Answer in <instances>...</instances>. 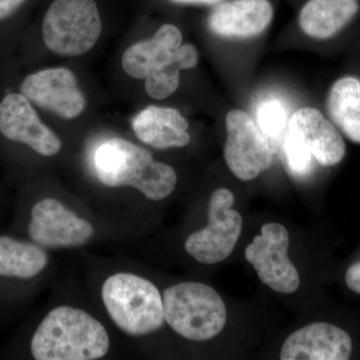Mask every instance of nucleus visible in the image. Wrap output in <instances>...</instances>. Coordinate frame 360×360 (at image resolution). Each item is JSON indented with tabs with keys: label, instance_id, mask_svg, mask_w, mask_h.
Wrapping results in <instances>:
<instances>
[{
	"label": "nucleus",
	"instance_id": "dca6fc26",
	"mask_svg": "<svg viewBox=\"0 0 360 360\" xmlns=\"http://www.w3.org/2000/svg\"><path fill=\"white\" fill-rule=\"evenodd\" d=\"M360 16V0H309L300 15L302 32L329 41L345 34Z\"/></svg>",
	"mask_w": 360,
	"mask_h": 360
},
{
	"label": "nucleus",
	"instance_id": "ddd939ff",
	"mask_svg": "<svg viewBox=\"0 0 360 360\" xmlns=\"http://www.w3.org/2000/svg\"><path fill=\"white\" fill-rule=\"evenodd\" d=\"M288 131L297 135L324 167L340 165L347 155V146L340 130L316 108L296 111L288 120Z\"/></svg>",
	"mask_w": 360,
	"mask_h": 360
},
{
	"label": "nucleus",
	"instance_id": "2eb2a0df",
	"mask_svg": "<svg viewBox=\"0 0 360 360\" xmlns=\"http://www.w3.org/2000/svg\"><path fill=\"white\" fill-rule=\"evenodd\" d=\"M182 44V33L172 25L161 26L151 39L136 42L123 53L122 65L129 77L144 79L174 63Z\"/></svg>",
	"mask_w": 360,
	"mask_h": 360
},
{
	"label": "nucleus",
	"instance_id": "f8f14e48",
	"mask_svg": "<svg viewBox=\"0 0 360 360\" xmlns=\"http://www.w3.org/2000/svg\"><path fill=\"white\" fill-rule=\"evenodd\" d=\"M352 340L347 331L335 324L315 322L288 336L281 347L283 360H347Z\"/></svg>",
	"mask_w": 360,
	"mask_h": 360
},
{
	"label": "nucleus",
	"instance_id": "20e7f679",
	"mask_svg": "<svg viewBox=\"0 0 360 360\" xmlns=\"http://www.w3.org/2000/svg\"><path fill=\"white\" fill-rule=\"evenodd\" d=\"M162 300L168 326L186 340H212L221 333L226 323L224 300L206 284H175L165 290Z\"/></svg>",
	"mask_w": 360,
	"mask_h": 360
},
{
	"label": "nucleus",
	"instance_id": "b1692460",
	"mask_svg": "<svg viewBox=\"0 0 360 360\" xmlns=\"http://www.w3.org/2000/svg\"><path fill=\"white\" fill-rule=\"evenodd\" d=\"M25 1V0H0V20L11 16Z\"/></svg>",
	"mask_w": 360,
	"mask_h": 360
},
{
	"label": "nucleus",
	"instance_id": "a211bd4d",
	"mask_svg": "<svg viewBox=\"0 0 360 360\" xmlns=\"http://www.w3.org/2000/svg\"><path fill=\"white\" fill-rule=\"evenodd\" d=\"M330 122L350 141L360 144V72H347L330 85L326 99Z\"/></svg>",
	"mask_w": 360,
	"mask_h": 360
},
{
	"label": "nucleus",
	"instance_id": "4468645a",
	"mask_svg": "<svg viewBox=\"0 0 360 360\" xmlns=\"http://www.w3.org/2000/svg\"><path fill=\"white\" fill-rule=\"evenodd\" d=\"M274 8L269 0H233L219 4L210 13L208 26L226 39H251L266 30Z\"/></svg>",
	"mask_w": 360,
	"mask_h": 360
},
{
	"label": "nucleus",
	"instance_id": "423d86ee",
	"mask_svg": "<svg viewBox=\"0 0 360 360\" xmlns=\"http://www.w3.org/2000/svg\"><path fill=\"white\" fill-rule=\"evenodd\" d=\"M233 203L234 195L229 189L219 188L212 193L207 226L189 236L184 243L186 252L196 262L219 264L231 255L243 231V219L232 210Z\"/></svg>",
	"mask_w": 360,
	"mask_h": 360
},
{
	"label": "nucleus",
	"instance_id": "6e6552de",
	"mask_svg": "<svg viewBox=\"0 0 360 360\" xmlns=\"http://www.w3.org/2000/svg\"><path fill=\"white\" fill-rule=\"evenodd\" d=\"M288 231L283 225L271 222L262 226L260 236L245 250L246 260L260 281L276 292L293 293L300 288V274L288 257Z\"/></svg>",
	"mask_w": 360,
	"mask_h": 360
},
{
	"label": "nucleus",
	"instance_id": "f257e3e1",
	"mask_svg": "<svg viewBox=\"0 0 360 360\" xmlns=\"http://www.w3.org/2000/svg\"><path fill=\"white\" fill-rule=\"evenodd\" d=\"M94 168L104 186L134 187L151 200H165L176 187L174 168L153 160L148 149L122 139H108L97 146Z\"/></svg>",
	"mask_w": 360,
	"mask_h": 360
},
{
	"label": "nucleus",
	"instance_id": "5701e85b",
	"mask_svg": "<svg viewBox=\"0 0 360 360\" xmlns=\"http://www.w3.org/2000/svg\"><path fill=\"white\" fill-rule=\"evenodd\" d=\"M345 283L350 290L360 295V262L354 264L345 274Z\"/></svg>",
	"mask_w": 360,
	"mask_h": 360
},
{
	"label": "nucleus",
	"instance_id": "4be33fe9",
	"mask_svg": "<svg viewBox=\"0 0 360 360\" xmlns=\"http://www.w3.org/2000/svg\"><path fill=\"white\" fill-rule=\"evenodd\" d=\"M257 123L274 149L281 146L288 125L285 108L277 101H269L258 108Z\"/></svg>",
	"mask_w": 360,
	"mask_h": 360
},
{
	"label": "nucleus",
	"instance_id": "9b49d317",
	"mask_svg": "<svg viewBox=\"0 0 360 360\" xmlns=\"http://www.w3.org/2000/svg\"><path fill=\"white\" fill-rule=\"evenodd\" d=\"M0 134L21 142L42 156L58 155L61 141L40 120L30 101L22 94H9L0 101Z\"/></svg>",
	"mask_w": 360,
	"mask_h": 360
},
{
	"label": "nucleus",
	"instance_id": "412c9836",
	"mask_svg": "<svg viewBox=\"0 0 360 360\" xmlns=\"http://www.w3.org/2000/svg\"><path fill=\"white\" fill-rule=\"evenodd\" d=\"M281 149L284 165L290 175L295 179H304L312 174L314 155L297 135L286 130Z\"/></svg>",
	"mask_w": 360,
	"mask_h": 360
},
{
	"label": "nucleus",
	"instance_id": "f3484780",
	"mask_svg": "<svg viewBox=\"0 0 360 360\" xmlns=\"http://www.w3.org/2000/svg\"><path fill=\"white\" fill-rule=\"evenodd\" d=\"M131 125L137 139L156 149L184 148L191 142L188 122L174 108L149 105Z\"/></svg>",
	"mask_w": 360,
	"mask_h": 360
},
{
	"label": "nucleus",
	"instance_id": "1a4fd4ad",
	"mask_svg": "<svg viewBox=\"0 0 360 360\" xmlns=\"http://www.w3.org/2000/svg\"><path fill=\"white\" fill-rule=\"evenodd\" d=\"M28 233L41 248H77L92 238L94 229L60 201L44 198L33 206Z\"/></svg>",
	"mask_w": 360,
	"mask_h": 360
},
{
	"label": "nucleus",
	"instance_id": "39448f33",
	"mask_svg": "<svg viewBox=\"0 0 360 360\" xmlns=\"http://www.w3.org/2000/svg\"><path fill=\"white\" fill-rule=\"evenodd\" d=\"M101 30L96 0H54L42 25L47 49L63 56L86 53L96 44Z\"/></svg>",
	"mask_w": 360,
	"mask_h": 360
},
{
	"label": "nucleus",
	"instance_id": "f03ea898",
	"mask_svg": "<svg viewBox=\"0 0 360 360\" xmlns=\"http://www.w3.org/2000/svg\"><path fill=\"white\" fill-rule=\"evenodd\" d=\"M110 347V336L103 324L84 310L71 307L52 309L30 343L37 360L99 359Z\"/></svg>",
	"mask_w": 360,
	"mask_h": 360
},
{
	"label": "nucleus",
	"instance_id": "0eeeda50",
	"mask_svg": "<svg viewBox=\"0 0 360 360\" xmlns=\"http://www.w3.org/2000/svg\"><path fill=\"white\" fill-rule=\"evenodd\" d=\"M225 125L224 160L232 174L248 181L271 167L276 149L250 115L243 110H231Z\"/></svg>",
	"mask_w": 360,
	"mask_h": 360
},
{
	"label": "nucleus",
	"instance_id": "393cba45",
	"mask_svg": "<svg viewBox=\"0 0 360 360\" xmlns=\"http://www.w3.org/2000/svg\"><path fill=\"white\" fill-rule=\"evenodd\" d=\"M176 4H198V6H213L219 4L221 0H172Z\"/></svg>",
	"mask_w": 360,
	"mask_h": 360
},
{
	"label": "nucleus",
	"instance_id": "9d476101",
	"mask_svg": "<svg viewBox=\"0 0 360 360\" xmlns=\"http://www.w3.org/2000/svg\"><path fill=\"white\" fill-rule=\"evenodd\" d=\"M20 90L28 101L65 120L77 117L86 105L77 77L68 68H47L27 75Z\"/></svg>",
	"mask_w": 360,
	"mask_h": 360
},
{
	"label": "nucleus",
	"instance_id": "6ab92c4d",
	"mask_svg": "<svg viewBox=\"0 0 360 360\" xmlns=\"http://www.w3.org/2000/svg\"><path fill=\"white\" fill-rule=\"evenodd\" d=\"M49 264V255L41 246L0 236V276L30 279Z\"/></svg>",
	"mask_w": 360,
	"mask_h": 360
},
{
	"label": "nucleus",
	"instance_id": "7ed1b4c3",
	"mask_svg": "<svg viewBox=\"0 0 360 360\" xmlns=\"http://www.w3.org/2000/svg\"><path fill=\"white\" fill-rule=\"evenodd\" d=\"M101 296L111 321L127 335H150L165 321L160 290L136 274H113L104 281Z\"/></svg>",
	"mask_w": 360,
	"mask_h": 360
},
{
	"label": "nucleus",
	"instance_id": "aec40b11",
	"mask_svg": "<svg viewBox=\"0 0 360 360\" xmlns=\"http://www.w3.org/2000/svg\"><path fill=\"white\" fill-rule=\"evenodd\" d=\"M198 63V52L193 44H181L174 63L146 79V94L151 98L165 99L176 91L180 82V70H191Z\"/></svg>",
	"mask_w": 360,
	"mask_h": 360
}]
</instances>
